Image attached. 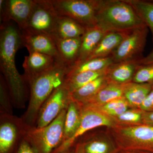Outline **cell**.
I'll return each mask as SVG.
<instances>
[{"label": "cell", "mask_w": 153, "mask_h": 153, "mask_svg": "<svg viewBox=\"0 0 153 153\" xmlns=\"http://www.w3.org/2000/svg\"><path fill=\"white\" fill-rule=\"evenodd\" d=\"M71 93L62 84L54 91L41 107L36 127H44L55 120L63 110L67 109L71 100Z\"/></svg>", "instance_id": "30bf717a"}, {"label": "cell", "mask_w": 153, "mask_h": 153, "mask_svg": "<svg viewBox=\"0 0 153 153\" xmlns=\"http://www.w3.org/2000/svg\"><path fill=\"white\" fill-rule=\"evenodd\" d=\"M27 126L21 118L1 114L0 153H8L16 143L23 138Z\"/></svg>", "instance_id": "8fae6325"}, {"label": "cell", "mask_w": 153, "mask_h": 153, "mask_svg": "<svg viewBox=\"0 0 153 153\" xmlns=\"http://www.w3.org/2000/svg\"><path fill=\"white\" fill-rule=\"evenodd\" d=\"M21 32L22 45L27 48L29 53H42L59 60L55 41L52 37L45 34L29 33L23 30Z\"/></svg>", "instance_id": "4fadbf2b"}, {"label": "cell", "mask_w": 153, "mask_h": 153, "mask_svg": "<svg viewBox=\"0 0 153 153\" xmlns=\"http://www.w3.org/2000/svg\"><path fill=\"white\" fill-rule=\"evenodd\" d=\"M84 153H117L116 146L101 139H93L82 144Z\"/></svg>", "instance_id": "83f0119b"}, {"label": "cell", "mask_w": 153, "mask_h": 153, "mask_svg": "<svg viewBox=\"0 0 153 153\" xmlns=\"http://www.w3.org/2000/svg\"><path fill=\"white\" fill-rule=\"evenodd\" d=\"M107 33L97 25L87 28L82 37L79 57L76 63L87 60Z\"/></svg>", "instance_id": "ac0fdd59"}, {"label": "cell", "mask_w": 153, "mask_h": 153, "mask_svg": "<svg viewBox=\"0 0 153 153\" xmlns=\"http://www.w3.org/2000/svg\"><path fill=\"white\" fill-rule=\"evenodd\" d=\"M129 32H107L87 60L110 57Z\"/></svg>", "instance_id": "e0dca14e"}, {"label": "cell", "mask_w": 153, "mask_h": 153, "mask_svg": "<svg viewBox=\"0 0 153 153\" xmlns=\"http://www.w3.org/2000/svg\"><path fill=\"white\" fill-rule=\"evenodd\" d=\"M143 112L140 109L129 108L120 115L111 118L116 124L119 125H139L143 124Z\"/></svg>", "instance_id": "f1b7e54d"}, {"label": "cell", "mask_w": 153, "mask_h": 153, "mask_svg": "<svg viewBox=\"0 0 153 153\" xmlns=\"http://www.w3.org/2000/svg\"><path fill=\"white\" fill-rule=\"evenodd\" d=\"M60 62L55 57L50 55L33 52L25 56L23 64L25 70L24 76L26 81L46 72Z\"/></svg>", "instance_id": "5bb4252c"}, {"label": "cell", "mask_w": 153, "mask_h": 153, "mask_svg": "<svg viewBox=\"0 0 153 153\" xmlns=\"http://www.w3.org/2000/svg\"><path fill=\"white\" fill-rule=\"evenodd\" d=\"M80 108V123L74 136L63 142L52 153H61L71 149L75 141L85 133L100 126L111 128L116 125L111 117L89 106H79Z\"/></svg>", "instance_id": "ba28073f"}, {"label": "cell", "mask_w": 153, "mask_h": 153, "mask_svg": "<svg viewBox=\"0 0 153 153\" xmlns=\"http://www.w3.org/2000/svg\"><path fill=\"white\" fill-rule=\"evenodd\" d=\"M139 60L113 64L108 68L106 74L108 82L120 84L131 82L136 70L140 65Z\"/></svg>", "instance_id": "9a60e30c"}, {"label": "cell", "mask_w": 153, "mask_h": 153, "mask_svg": "<svg viewBox=\"0 0 153 153\" xmlns=\"http://www.w3.org/2000/svg\"><path fill=\"white\" fill-rule=\"evenodd\" d=\"M153 85L149 83L130 82L126 84L123 97L131 108L139 109L150 92Z\"/></svg>", "instance_id": "ffe728a7"}, {"label": "cell", "mask_w": 153, "mask_h": 153, "mask_svg": "<svg viewBox=\"0 0 153 153\" xmlns=\"http://www.w3.org/2000/svg\"><path fill=\"white\" fill-rule=\"evenodd\" d=\"M139 109L144 112L153 111V85L150 92L140 107Z\"/></svg>", "instance_id": "d6a6232c"}, {"label": "cell", "mask_w": 153, "mask_h": 153, "mask_svg": "<svg viewBox=\"0 0 153 153\" xmlns=\"http://www.w3.org/2000/svg\"><path fill=\"white\" fill-rule=\"evenodd\" d=\"M35 4V0H1L2 23L13 21L21 30H25Z\"/></svg>", "instance_id": "7c38bea8"}, {"label": "cell", "mask_w": 153, "mask_h": 153, "mask_svg": "<svg viewBox=\"0 0 153 153\" xmlns=\"http://www.w3.org/2000/svg\"><path fill=\"white\" fill-rule=\"evenodd\" d=\"M125 85L126 84L108 82L93 97L82 106H98L117 99L123 97Z\"/></svg>", "instance_id": "7402d4cb"}, {"label": "cell", "mask_w": 153, "mask_h": 153, "mask_svg": "<svg viewBox=\"0 0 153 153\" xmlns=\"http://www.w3.org/2000/svg\"><path fill=\"white\" fill-rule=\"evenodd\" d=\"M13 102L8 87L2 74L0 77L1 114L13 115Z\"/></svg>", "instance_id": "f546056e"}, {"label": "cell", "mask_w": 153, "mask_h": 153, "mask_svg": "<svg viewBox=\"0 0 153 153\" xmlns=\"http://www.w3.org/2000/svg\"><path fill=\"white\" fill-rule=\"evenodd\" d=\"M87 106L95 108L110 117L118 116L130 108L127 102L124 97L117 99L98 106Z\"/></svg>", "instance_id": "4316f807"}, {"label": "cell", "mask_w": 153, "mask_h": 153, "mask_svg": "<svg viewBox=\"0 0 153 153\" xmlns=\"http://www.w3.org/2000/svg\"><path fill=\"white\" fill-rule=\"evenodd\" d=\"M149 29L146 26L130 31L111 55L114 63L139 60L146 46Z\"/></svg>", "instance_id": "9c48e42d"}, {"label": "cell", "mask_w": 153, "mask_h": 153, "mask_svg": "<svg viewBox=\"0 0 153 153\" xmlns=\"http://www.w3.org/2000/svg\"><path fill=\"white\" fill-rule=\"evenodd\" d=\"M60 62L70 67L79 57L82 37L67 39H54Z\"/></svg>", "instance_id": "2e32d148"}, {"label": "cell", "mask_w": 153, "mask_h": 153, "mask_svg": "<svg viewBox=\"0 0 153 153\" xmlns=\"http://www.w3.org/2000/svg\"><path fill=\"white\" fill-rule=\"evenodd\" d=\"M140 64H153V50L150 52L146 57H143L142 58L139 60Z\"/></svg>", "instance_id": "e575fe53"}, {"label": "cell", "mask_w": 153, "mask_h": 153, "mask_svg": "<svg viewBox=\"0 0 153 153\" xmlns=\"http://www.w3.org/2000/svg\"><path fill=\"white\" fill-rule=\"evenodd\" d=\"M111 56L104 58H93L76 62L68 67L66 76L88 71H100L105 70L114 64Z\"/></svg>", "instance_id": "603a6c76"}, {"label": "cell", "mask_w": 153, "mask_h": 153, "mask_svg": "<svg viewBox=\"0 0 153 153\" xmlns=\"http://www.w3.org/2000/svg\"><path fill=\"white\" fill-rule=\"evenodd\" d=\"M17 153H38L31 143L25 137L21 140Z\"/></svg>", "instance_id": "1f68e13d"}, {"label": "cell", "mask_w": 153, "mask_h": 153, "mask_svg": "<svg viewBox=\"0 0 153 153\" xmlns=\"http://www.w3.org/2000/svg\"><path fill=\"white\" fill-rule=\"evenodd\" d=\"M110 128L119 152L153 153V126L117 124Z\"/></svg>", "instance_id": "277c9868"}, {"label": "cell", "mask_w": 153, "mask_h": 153, "mask_svg": "<svg viewBox=\"0 0 153 153\" xmlns=\"http://www.w3.org/2000/svg\"><path fill=\"white\" fill-rule=\"evenodd\" d=\"M67 109L63 110L55 120L46 126L41 128L27 126L24 137L38 153H52L53 149L63 142Z\"/></svg>", "instance_id": "5b68a950"}, {"label": "cell", "mask_w": 153, "mask_h": 153, "mask_svg": "<svg viewBox=\"0 0 153 153\" xmlns=\"http://www.w3.org/2000/svg\"><path fill=\"white\" fill-rule=\"evenodd\" d=\"M133 7L150 30L153 43V1L126 0Z\"/></svg>", "instance_id": "484cf974"}, {"label": "cell", "mask_w": 153, "mask_h": 153, "mask_svg": "<svg viewBox=\"0 0 153 153\" xmlns=\"http://www.w3.org/2000/svg\"><path fill=\"white\" fill-rule=\"evenodd\" d=\"M58 16L68 17L87 28L97 25L100 0H49Z\"/></svg>", "instance_id": "8992f818"}, {"label": "cell", "mask_w": 153, "mask_h": 153, "mask_svg": "<svg viewBox=\"0 0 153 153\" xmlns=\"http://www.w3.org/2000/svg\"><path fill=\"white\" fill-rule=\"evenodd\" d=\"M22 45L21 32L12 21L1 23L0 28V68L10 94L14 107H25L29 88L24 75L19 74L15 62L18 50Z\"/></svg>", "instance_id": "6da1fadb"}, {"label": "cell", "mask_w": 153, "mask_h": 153, "mask_svg": "<svg viewBox=\"0 0 153 153\" xmlns=\"http://www.w3.org/2000/svg\"><path fill=\"white\" fill-rule=\"evenodd\" d=\"M58 17L49 0H35L26 27L22 30L34 34H45L53 38Z\"/></svg>", "instance_id": "52a82bcc"}, {"label": "cell", "mask_w": 153, "mask_h": 153, "mask_svg": "<svg viewBox=\"0 0 153 153\" xmlns=\"http://www.w3.org/2000/svg\"><path fill=\"white\" fill-rule=\"evenodd\" d=\"M61 153H74L73 152L71 151L70 150V149H69L68 150L65 151V152H63Z\"/></svg>", "instance_id": "74e56055"}, {"label": "cell", "mask_w": 153, "mask_h": 153, "mask_svg": "<svg viewBox=\"0 0 153 153\" xmlns=\"http://www.w3.org/2000/svg\"><path fill=\"white\" fill-rule=\"evenodd\" d=\"M97 19L106 32H128L146 26L126 0H100Z\"/></svg>", "instance_id": "3957f363"}, {"label": "cell", "mask_w": 153, "mask_h": 153, "mask_svg": "<svg viewBox=\"0 0 153 153\" xmlns=\"http://www.w3.org/2000/svg\"><path fill=\"white\" fill-rule=\"evenodd\" d=\"M80 123V107L76 102L71 100L66 111L63 142L74 136L79 128Z\"/></svg>", "instance_id": "d4e9b609"}, {"label": "cell", "mask_w": 153, "mask_h": 153, "mask_svg": "<svg viewBox=\"0 0 153 153\" xmlns=\"http://www.w3.org/2000/svg\"><path fill=\"white\" fill-rule=\"evenodd\" d=\"M117 153H144L142 152H118Z\"/></svg>", "instance_id": "8d00e7d4"}, {"label": "cell", "mask_w": 153, "mask_h": 153, "mask_svg": "<svg viewBox=\"0 0 153 153\" xmlns=\"http://www.w3.org/2000/svg\"><path fill=\"white\" fill-rule=\"evenodd\" d=\"M108 68L102 71H84L66 76L63 84L70 93H72L99 77L106 75Z\"/></svg>", "instance_id": "cb8c5ba5"}, {"label": "cell", "mask_w": 153, "mask_h": 153, "mask_svg": "<svg viewBox=\"0 0 153 153\" xmlns=\"http://www.w3.org/2000/svg\"><path fill=\"white\" fill-rule=\"evenodd\" d=\"M132 82L153 85V64H140L136 70Z\"/></svg>", "instance_id": "4dcf8cb0"}, {"label": "cell", "mask_w": 153, "mask_h": 153, "mask_svg": "<svg viewBox=\"0 0 153 153\" xmlns=\"http://www.w3.org/2000/svg\"><path fill=\"white\" fill-rule=\"evenodd\" d=\"M143 123L153 126V111L144 112L143 114Z\"/></svg>", "instance_id": "836d02e7"}, {"label": "cell", "mask_w": 153, "mask_h": 153, "mask_svg": "<svg viewBox=\"0 0 153 153\" xmlns=\"http://www.w3.org/2000/svg\"><path fill=\"white\" fill-rule=\"evenodd\" d=\"M86 28L73 19L58 16L55 25L53 39H67L81 38Z\"/></svg>", "instance_id": "d6986e66"}, {"label": "cell", "mask_w": 153, "mask_h": 153, "mask_svg": "<svg viewBox=\"0 0 153 153\" xmlns=\"http://www.w3.org/2000/svg\"><path fill=\"white\" fill-rule=\"evenodd\" d=\"M108 82L106 75L100 76L71 93V100L82 106L90 100Z\"/></svg>", "instance_id": "44dd1931"}, {"label": "cell", "mask_w": 153, "mask_h": 153, "mask_svg": "<svg viewBox=\"0 0 153 153\" xmlns=\"http://www.w3.org/2000/svg\"><path fill=\"white\" fill-rule=\"evenodd\" d=\"M68 67L62 62H58L53 68L28 81L30 89L29 104L21 118L26 125L36 126L41 107L54 91L63 84Z\"/></svg>", "instance_id": "7a4b0ae2"}, {"label": "cell", "mask_w": 153, "mask_h": 153, "mask_svg": "<svg viewBox=\"0 0 153 153\" xmlns=\"http://www.w3.org/2000/svg\"><path fill=\"white\" fill-rule=\"evenodd\" d=\"M74 153H84L82 144H78L76 147V151Z\"/></svg>", "instance_id": "d590c367"}]
</instances>
